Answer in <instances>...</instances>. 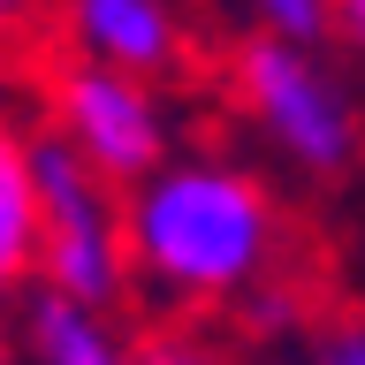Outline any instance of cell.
Here are the masks:
<instances>
[{
    "instance_id": "9c48e42d",
    "label": "cell",
    "mask_w": 365,
    "mask_h": 365,
    "mask_svg": "<svg viewBox=\"0 0 365 365\" xmlns=\"http://www.w3.org/2000/svg\"><path fill=\"white\" fill-rule=\"evenodd\" d=\"M137 365H244V358H236L221 335L190 327V319H160V327L137 335Z\"/></svg>"
},
{
    "instance_id": "5bb4252c",
    "label": "cell",
    "mask_w": 365,
    "mask_h": 365,
    "mask_svg": "<svg viewBox=\"0 0 365 365\" xmlns=\"http://www.w3.org/2000/svg\"><path fill=\"white\" fill-rule=\"evenodd\" d=\"M0 365H16V350H8V327H0Z\"/></svg>"
},
{
    "instance_id": "ba28073f",
    "label": "cell",
    "mask_w": 365,
    "mask_h": 365,
    "mask_svg": "<svg viewBox=\"0 0 365 365\" xmlns=\"http://www.w3.org/2000/svg\"><path fill=\"white\" fill-rule=\"evenodd\" d=\"M236 327H244L251 342H267V335H304V327H312V297L297 289L289 274H274L267 289H251L244 304H236Z\"/></svg>"
},
{
    "instance_id": "3957f363",
    "label": "cell",
    "mask_w": 365,
    "mask_h": 365,
    "mask_svg": "<svg viewBox=\"0 0 365 365\" xmlns=\"http://www.w3.org/2000/svg\"><path fill=\"white\" fill-rule=\"evenodd\" d=\"M31 182H38V274H31V289L91 304V312L130 304L122 198H114L46 122H31Z\"/></svg>"
},
{
    "instance_id": "4fadbf2b",
    "label": "cell",
    "mask_w": 365,
    "mask_h": 365,
    "mask_svg": "<svg viewBox=\"0 0 365 365\" xmlns=\"http://www.w3.org/2000/svg\"><path fill=\"white\" fill-rule=\"evenodd\" d=\"M38 8H46V0H0V38H8V31H31Z\"/></svg>"
},
{
    "instance_id": "7a4b0ae2",
    "label": "cell",
    "mask_w": 365,
    "mask_h": 365,
    "mask_svg": "<svg viewBox=\"0 0 365 365\" xmlns=\"http://www.w3.org/2000/svg\"><path fill=\"white\" fill-rule=\"evenodd\" d=\"M228 99L297 175H312V182L350 175L365 153V114L319 46L244 31V46L228 53Z\"/></svg>"
},
{
    "instance_id": "5b68a950",
    "label": "cell",
    "mask_w": 365,
    "mask_h": 365,
    "mask_svg": "<svg viewBox=\"0 0 365 365\" xmlns=\"http://www.w3.org/2000/svg\"><path fill=\"white\" fill-rule=\"evenodd\" d=\"M61 46L68 61L137 84H175L190 68V23L175 0H61Z\"/></svg>"
},
{
    "instance_id": "7c38bea8",
    "label": "cell",
    "mask_w": 365,
    "mask_h": 365,
    "mask_svg": "<svg viewBox=\"0 0 365 365\" xmlns=\"http://www.w3.org/2000/svg\"><path fill=\"white\" fill-rule=\"evenodd\" d=\"M327 38H342L365 68V0H327Z\"/></svg>"
},
{
    "instance_id": "8992f818",
    "label": "cell",
    "mask_w": 365,
    "mask_h": 365,
    "mask_svg": "<svg viewBox=\"0 0 365 365\" xmlns=\"http://www.w3.org/2000/svg\"><path fill=\"white\" fill-rule=\"evenodd\" d=\"M16 342L31 365H137V335L114 312H91V304H68L46 289H23Z\"/></svg>"
},
{
    "instance_id": "8fae6325",
    "label": "cell",
    "mask_w": 365,
    "mask_h": 365,
    "mask_svg": "<svg viewBox=\"0 0 365 365\" xmlns=\"http://www.w3.org/2000/svg\"><path fill=\"white\" fill-rule=\"evenodd\" d=\"M304 365H365V319L342 312V319L304 327Z\"/></svg>"
},
{
    "instance_id": "277c9868",
    "label": "cell",
    "mask_w": 365,
    "mask_h": 365,
    "mask_svg": "<svg viewBox=\"0 0 365 365\" xmlns=\"http://www.w3.org/2000/svg\"><path fill=\"white\" fill-rule=\"evenodd\" d=\"M46 130L61 137L114 198L175 153L168 91L137 84V76H114V68H91V61H68V53L46 68Z\"/></svg>"
},
{
    "instance_id": "6da1fadb",
    "label": "cell",
    "mask_w": 365,
    "mask_h": 365,
    "mask_svg": "<svg viewBox=\"0 0 365 365\" xmlns=\"http://www.w3.org/2000/svg\"><path fill=\"white\" fill-rule=\"evenodd\" d=\"M122 259L153 312L198 327L289 267V221L259 168L228 153H168L122 190Z\"/></svg>"
},
{
    "instance_id": "52a82bcc",
    "label": "cell",
    "mask_w": 365,
    "mask_h": 365,
    "mask_svg": "<svg viewBox=\"0 0 365 365\" xmlns=\"http://www.w3.org/2000/svg\"><path fill=\"white\" fill-rule=\"evenodd\" d=\"M38 274V182H31V122L0 107V327L16 319Z\"/></svg>"
},
{
    "instance_id": "30bf717a",
    "label": "cell",
    "mask_w": 365,
    "mask_h": 365,
    "mask_svg": "<svg viewBox=\"0 0 365 365\" xmlns=\"http://www.w3.org/2000/svg\"><path fill=\"white\" fill-rule=\"evenodd\" d=\"M251 16L259 38H289V46H327V0H236Z\"/></svg>"
}]
</instances>
